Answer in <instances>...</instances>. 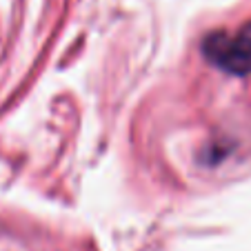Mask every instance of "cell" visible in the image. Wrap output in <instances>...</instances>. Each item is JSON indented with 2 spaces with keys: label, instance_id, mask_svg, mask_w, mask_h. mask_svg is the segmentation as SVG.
<instances>
[{
  "label": "cell",
  "instance_id": "obj_1",
  "mask_svg": "<svg viewBox=\"0 0 251 251\" xmlns=\"http://www.w3.org/2000/svg\"><path fill=\"white\" fill-rule=\"evenodd\" d=\"M202 51L213 65L227 74H251V23L240 27L233 36L225 31L209 33L202 43Z\"/></svg>",
  "mask_w": 251,
  "mask_h": 251
}]
</instances>
